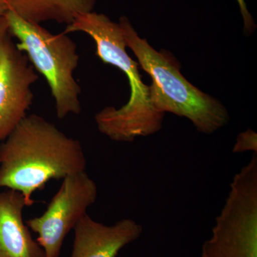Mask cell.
Returning <instances> with one entry per match:
<instances>
[{
  "mask_svg": "<svg viewBox=\"0 0 257 257\" xmlns=\"http://www.w3.org/2000/svg\"><path fill=\"white\" fill-rule=\"evenodd\" d=\"M82 144L45 118L28 115L0 144V187L18 191L28 207L51 179L86 170Z\"/></svg>",
  "mask_w": 257,
  "mask_h": 257,
  "instance_id": "6da1fadb",
  "label": "cell"
},
{
  "mask_svg": "<svg viewBox=\"0 0 257 257\" xmlns=\"http://www.w3.org/2000/svg\"><path fill=\"white\" fill-rule=\"evenodd\" d=\"M83 32L94 40L96 55L104 64L119 68L127 77L130 97L119 108L107 106L95 115L101 134L115 142L132 143L137 138L160 131L165 115L157 111L150 99V86L143 82L139 64L128 56L124 33L119 23L104 14L90 12L79 15L63 32Z\"/></svg>",
  "mask_w": 257,
  "mask_h": 257,
  "instance_id": "7a4b0ae2",
  "label": "cell"
},
{
  "mask_svg": "<svg viewBox=\"0 0 257 257\" xmlns=\"http://www.w3.org/2000/svg\"><path fill=\"white\" fill-rule=\"evenodd\" d=\"M119 23L126 47L136 56L141 68L151 76L150 99L157 111L187 118L198 132L206 135L215 133L229 122L226 107L189 82L181 73L175 58L150 46L139 36L126 17H121Z\"/></svg>",
  "mask_w": 257,
  "mask_h": 257,
  "instance_id": "3957f363",
  "label": "cell"
},
{
  "mask_svg": "<svg viewBox=\"0 0 257 257\" xmlns=\"http://www.w3.org/2000/svg\"><path fill=\"white\" fill-rule=\"evenodd\" d=\"M5 16L10 35L18 40L16 47L46 79L57 117L62 119L70 114H80L81 88L74 77L79 60L75 42L64 32L52 33L10 10Z\"/></svg>",
  "mask_w": 257,
  "mask_h": 257,
  "instance_id": "277c9868",
  "label": "cell"
},
{
  "mask_svg": "<svg viewBox=\"0 0 257 257\" xmlns=\"http://www.w3.org/2000/svg\"><path fill=\"white\" fill-rule=\"evenodd\" d=\"M256 155L233 177L200 257H257Z\"/></svg>",
  "mask_w": 257,
  "mask_h": 257,
  "instance_id": "5b68a950",
  "label": "cell"
},
{
  "mask_svg": "<svg viewBox=\"0 0 257 257\" xmlns=\"http://www.w3.org/2000/svg\"><path fill=\"white\" fill-rule=\"evenodd\" d=\"M97 186L86 170L63 179L60 188L41 216L27 221L38 234L45 257H59L66 236L96 202Z\"/></svg>",
  "mask_w": 257,
  "mask_h": 257,
  "instance_id": "8992f818",
  "label": "cell"
},
{
  "mask_svg": "<svg viewBox=\"0 0 257 257\" xmlns=\"http://www.w3.org/2000/svg\"><path fill=\"white\" fill-rule=\"evenodd\" d=\"M39 77L10 36L0 46V144L28 115Z\"/></svg>",
  "mask_w": 257,
  "mask_h": 257,
  "instance_id": "52a82bcc",
  "label": "cell"
},
{
  "mask_svg": "<svg viewBox=\"0 0 257 257\" xmlns=\"http://www.w3.org/2000/svg\"><path fill=\"white\" fill-rule=\"evenodd\" d=\"M73 249L70 257H116L120 251L142 236L138 221L124 218L106 225L86 214L74 228Z\"/></svg>",
  "mask_w": 257,
  "mask_h": 257,
  "instance_id": "ba28073f",
  "label": "cell"
},
{
  "mask_svg": "<svg viewBox=\"0 0 257 257\" xmlns=\"http://www.w3.org/2000/svg\"><path fill=\"white\" fill-rule=\"evenodd\" d=\"M25 207L21 193L13 189L0 192V257H45L24 223Z\"/></svg>",
  "mask_w": 257,
  "mask_h": 257,
  "instance_id": "9c48e42d",
  "label": "cell"
},
{
  "mask_svg": "<svg viewBox=\"0 0 257 257\" xmlns=\"http://www.w3.org/2000/svg\"><path fill=\"white\" fill-rule=\"evenodd\" d=\"M96 0H6L8 10L36 24L45 22L71 25L80 15L94 10Z\"/></svg>",
  "mask_w": 257,
  "mask_h": 257,
  "instance_id": "30bf717a",
  "label": "cell"
},
{
  "mask_svg": "<svg viewBox=\"0 0 257 257\" xmlns=\"http://www.w3.org/2000/svg\"><path fill=\"white\" fill-rule=\"evenodd\" d=\"M248 151L254 152L255 154L257 152L256 134L251 130L240 134L236 138L232 150L234 153H242Z\"/></svg>",
  "mask_w": 257,
  "mask_h": 257,
  "instance_id": "8fae6325",
  "label": "cell"
},
{
  "mask_svg": "<svg viewBox=\"0 0 257 257\" xmlns=\"http://www.w3.org/2000/svg\"><path fill=\"white\" fill-rule=\"evenodd\" d=\"M236 1L239 4L240 12H241L243 18V30H244V32L250 33V32H253L256 28L252 16L248 12L245 0H236Z\"/></svg>",
  "mask_w": 257,
  "mask_h": 257,
  "instance_id": "7c38bea8",
  "label": "cell"
},
{
  "mask_svg": "<svg viewBox=\"0 0 257 257\" xmlns=\"http://www.w3.org/2000/svg\"><path fill=\"white\" fill-rule=\"evenodd\" d=\"M9 27L5 15L0 16V46L7 37L10 36Z\"/></svg>",
  "mask_w": 257,
  "mask_h": 257,
  "instance_id": "4fadbf2b",
  "label": "cell"
},
{
  "mask_svg": "<svg viewBox=\"0 0 257 257\" xmlns=\"http://www.w3.org/2000/svg\"><path fill=\"white\" fill-rule=\"evenodd\" d=\"M8 10L7 8L6 0H0V16L4 15Z\"/></svg>",
  "mask_w": 257,
  "mask_h": 257,
  "instance_id": "5bb4252c",
  "label": "cell"
}]
</instances>
